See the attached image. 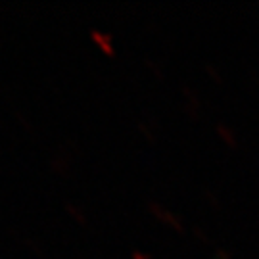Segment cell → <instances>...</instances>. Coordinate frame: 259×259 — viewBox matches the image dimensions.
<instances>
[{
    "label": "cell",
    "mask_w": 259,
    "mask_h": 259,
    "mask_svg": "<svg viewBox=\"0 0 259 259\" xmlns=\"http://www.w3.org/2000/svg\"><path fill=\"white\" fill-rule=\"evenodd\" d=\"M65 209H67L69 213H73V217H77V219H81V221H83V211H81V209L73 207V205L69 204V202H65Z\"/></svg>",
    "instance_id": "cell-2"
},
{
    "label": "cell",
    "mask_w": 259,
    "mask_h": 259,
    "mask_svg": "<svg viewBox=\"0 0 259 259\" xmlns=\"http://www.w3.org/2000/svg\"><path fill=\"white\" fill-rule=\"evenodd\" d=\"M91 35H93V38L94 40H96V42H98V45H100V47L104 48V50H106V52H111V47H110V38L106 37V35H102V33H100V31H91Z\"/></svg>",
    "instance_id": "cell-1"
}]
</instances>
